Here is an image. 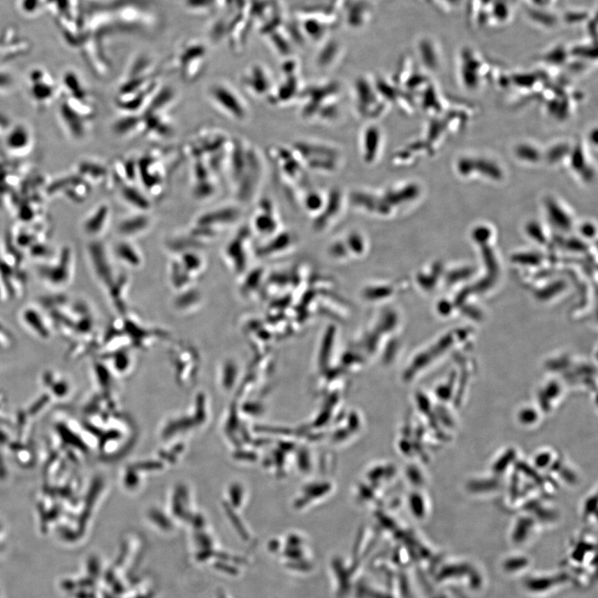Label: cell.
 <instances>
[{
	"label": "cell",
	"mask_w": 598,
	"mask_h": 598,
	"mask_svg": "<svg viewBox=\"0 0 598 598\" xmlns=\"http://www.w3.org/2000/svg\"><path fill=\"white\" fill-rule=\"evenodd\" d=\"M241 211L233 205L219 206L198 215L191 227L192 232L208 243L239 221Z\"/></svg>",
	"instance_id": "cell-1"
},
{
	"label": "cell",
	"mask_w": 598,
	"mask_h": 598,
	"mask_svg": "<svg viewBox=\"0 0 598 598\" xmlns=\"http://www.w3.org/2000/svg\"><path fill=\"white\" fill-rule=\"evenodd\" d=\"M208 96L214 107L228 119L243 122L247 118V105L239 92L228 83H213L209 87Z\"/></svg>",
	"instance_id": "cell-2"
},
{
	"label": "cell",
	"mask_w": 598,
	"mask_h": 598,
	"mask_svg": "<svg viewBox=\"0 0 598 598\" xmlns=\"http://www.w3.org/2000/svg\"><path fill=\"white\" fill-rule=\"evenodd\" d=\"M175 61V68L178 69L182 80L184 82H194L205 71L207 50L200 43H190L180 50Z\"/></svg>",
	"instance_id": "cell-3"
},
{
	"label": "cell",
	"mask_w": 598,
	"mask_h": 598,
	"mask_svg": "<svg viewBox=\"0 0 598 598\" xmlns=\"http://www.w3.org/2000/svg\"><path fill=\"white\" fill-rule=\"evenodd\" d=\"M120 323L122 331L134 349L146 350L156 341L167 337L161 329L148 327L142 320L129 313L122 316Z\"/></svg>",
	"instance_id": "cell-4"
},
{
	"label": "cell",
	"mask_w": 598,
	"mask_h": 598,
	"mask_svg": "<svg viewBox=\"0 0 598 598\" xmlns=\"http://www.w3.org/2000/svg\"><path fill=\"white\" fill-rule=\"evenodd\" d=\"M138 182H142L149 194L157 197L162 194L166 171L159 154H148L138 160Z\"/></svg>",
	"instance_id": "cell-5"
},
{
	"label": "cell",
	"mask_w": 598,
	"mask_h": 598,
	"mask_svg": "<svg viewBox=\"0 0 598 598\" xmlns=\"http://www.w3.org/2000/svg\"><path fill=\"white\" fill-rule=\"evenodd\" d=\"M28 81L30 98L39 108H47L60 94L59 87L46 69L32 70Z\"/></svg>",
	"instance_id": "cell-6"
},
{
	"label": "cell",
	"mask_w": 598,
	"mask_h": 598,
	"mask_svg": "<svg viewBox=\"0 0 598 598\" xmlns=\"http://www.w3.org/2000/svg\"><path fill=\"white\" fill-rule=\"evenodd\" d=\"M90 255L92 267L100 283L108 293L111 291L119 282L123 275L117 274L113 261L102 243L99 242L92 243L90 245Z\"/></svg>",
	"instance_id": "cell-7"
},
{
	"label": "cell",
	"mask_w": 598,
	"mask_h": 598,
	"mask_svg": "<svg viewBox=\"0 0 598 598\" xmlns=\"http://www.w3.org/2000/svg\"><path fill=\"white\" fill-rule=\"evenodd\" d=\"M91 187L77 175H68L51 182L46 187L48 196H64L74 203H82L90 196Z\"/></svg>",
	"instance_id": "cell-8"
},
{
	"label": "cell",
	"mask_w": 598,
	"mask_h": 598,
	"mask_svg": "<svg viewBox=\"0 0 598 598\" xmlns=\"http://www.w3.org/2000/svg\"><path fill=\"white\" fill-rule=\"evenodd\" d=\"M248 237L249 231L247 228H241L224 247L223 258L224 261L231 271L235 274H242L247 265L246 246H247Z\"/></svg>",
	"instance_id": "cell-9"
},
{
	"label": "cell",
	"mask_w": 598,
	"mask_h": 598,
	"mask_svg": "<svg viewBox=\"0 0 598 598\" xmlns=\"http://www.w3.org/2000/svg\"><path fill=\"white\" fill-rule=\"evenodd\" d=\"M573 580V576L569 573V571H562L556 574L531 575L523 581V587L531 595H546L557 588L565 586Z\"/></svg>",
	"instance_id": "cell-10"
},
{
	"label": "cell",
	"mask_w": 598,
	"mask_h": 598,
	"mask_svg": "<svg viewBox=\"0 0 598 598\" xmlns=\"http://www.w3.org/2000/svg\"><path fill=\"white\" fill-rule=\"evenodd\" d=\"M4 145L7 152L13 156H27L34 147L32 131L26 125H15L12 129L7 131Z\"/></svg>",
	"instance_id": "cell-11"
},
{
	"label": "cell",
	"mask_w": 598,
	"mask_h": 598,
	"mask_svg": "<svg viewBox=\"0 0 598 598\" xmlns=\"http://www.w3.org/2000/svg\"><path fill=\"white\" fill-rule=\"evenodd\" d=\"M153 226V218L150 212H134L123 219L118 224V234L123 239L133 240L146 235Z\"/></svg>",
	"instance_id": "cell-12"
},
{
	"label": "cell",
	"mask_w": 598,
	"mask_h": 598,
	"mask_svg": "<svg viewBox=\"0 0 598 598\" xmlns=\"http://www.w3.org/2000/svg\"><path fill=\"white\" fill-rule=\"evenodd\" d=\"M112 219V208L109 204L99 203L87 215L82 223L83 231L92 237L103 235L109 227Z\"/></svg>",
	"instance_id": "cell-13"
},
{
	"label": "cell",
	"mask_w": 598,
	"mask_h": 598,
	"mask_svg": "<svg viewBox=\"0 0 598 598\" xmlns=\"http://www.w3.org/2000/svg\"><path fill=\"white\" fill-rule=\"evenodd\" d=\"M74 174L85 180L90 187L107 184L111 170L107 166L94 160L78 161L74 167Z\"/></svg>",
	"instance_id": "cell-14"
},
{
	"label": "cell",
	"mask_w": 598,
	"mask_h": 598,
	"mask_svg": "<svg viewBox=\"0 0 598 598\" xmlns=\"http://www.w3.org/2000/svg\"><path fill=\"white\" fill-rule=\"evenodd\" d=\"M144 136L152 139H166L174 134L173 122L168 113H142Z\"/></svg>",
	"instance_id": "cell-15"
},
{
	"label": "cell",
	"mask_w": 598,
	"mask_h": 598,
	"mask_svg": "<svg viewBox=\"0 0 598 598\" xmlns=\"http://www.w3.org/2000/svg\"><path fill=\"white\" fill-rule=\"evenodd\" d=\"M71 255V252L69 251L68 249L64 250L63 251V259H60L56 263H52L51 265L48 268H43L41 270H39V274H41L43 280L46 281L47 283L54 285H64L68 284L70 278L72 276V259L70 257Z\"/></svg>",
	"instance_id": "cell-16"
},
{
	"label": "cell",
	"mask_w": 598,
	"mask_h": 598,
	"mask_svg": "<svg viewBox=\"0 0 598 598\" xmlns=\"http://www.w3.org/2000/svg\"><path fill=\"white\" fill-rule=\"evenodd\" d=\"M114 258L122 265L130 270H139L144 265L142 250L133 243V240L122 239L118 242L113 250Z\"/></svg>",
	"instance_id": "cell-17"
},
{
	"label": "cell",
	"mask_w": 598,
	"mask_h": 598,
	"mask_svg": "<svg viewBox=\"0 0 598 598\" xmlns=\"http://www.w3.org/2000/svg\"><path fill=\"white\" fill-rule=\"evenodd\" d=\"M59 117L61 125L70 138L74 140L85 138L89 121L73 112L64 102L59 105Z\"/></svg>",
	"instance_id": "cell-18"
},
{
	"label": "cell",
	"mask_w": 598,
	"mask_h": 598,
	"mask_svg": "<svg viewBox=\"0 0 598 598\" xmlns=\"http://www.w3.org/2000/svg\"><path fill=\"white\" fill-rule=\"evenodd\" d=\"M119 195L125 205L134 212H151L152 201L135 184H121Z\"/></svg>",
	"instance_id": "cell-19"
},
{
	"label": "cell",
	"mask_w": 598,
	"mask_h": 598,
	"mask_svg": "<svg viewBox=\"0 0 598 598\" xmlns=\"http://www.w3.org/2000/svg\"><path fill=\"white\" fill-rule=\"evenodd\" d=\"M112 131L120 138H133L144 133V119L142 113H124L113 123Z\"/></svg>",
	"instance_id": "cell-20"
},
{
	"label": "cell",
	"mask_w": 598,
	"mask_h": 598,
	"mask_svg": "<svg viewBox=\"0 0 598 598\" xmlns=\"http://www.w3.org/2000/svg\"><path fill=\"white\" fill-rule=\"evenodd\" d=\"M174 258L177 259L183 270L194 281L204 274L207 266V262L201 250H191V251L175 255Z\"/></svg>",
	"instance_id": "cell-21"
},
{
	"label": "cell",
	"mask_w": 598,
	"mask_h": 598,
	"mask_svg": "<svg viewBox=\"0 0 598 598\" xmlns=\"http://www.w3.org/2000/svg\"><path fill=\"white\" fill-rule=\"evenodd\" d=\"M203 303V296L195 286L177 293L173 307L179 314H188L199 310Z\"/></svg>",
	"instance_id": "cell-22"
},
{
	"label": "cell",
	"mask_w": 598,
	"mask_h": 598,
	"mask_svg": "<svg viewBox=\"0 0 598 598\" xmlns=\"http://www.w3.org/2000/svg\"><path fill=\"white\" fill-rule=\"evenodd\" d=\"M175 91L170 87H159L143 113H168L175 103Z\"/></svg>",
	"instance_id": "cell-23"
},
{
	"label": "cell",
	"mask_w": 598,
	"mask_h": 598,
	"mask_svg": "<svg viewBox=\"0 0 598 598\" xmlns=\"http://www.w3.org/2000/svg\"><path fill=\"white\" fill-rule=\"evenodd\" d=\"M59 90L64 98L91 99L89 92L83 85L81 78L73 71L64 73Z\"/></svg>",
	"instance_id": "cell-24"
},
{
	"label": "cell",
	"mask_w": 598,
	"mask_h": 598,
	"mask_svg": "<svg viewBox=\"0 0 598 598\" xmlns=\"http://www.w3.org/2000/svg\"><path fill=\"white\" fill-rule=\"evenodd\" d=\"M217 177H212L194 182L192 192L196 199L205 201L214 197L217 191Z\"/></svg>",
	"instance_id": "cell-25"
},
{
	"label": "cell",
	"mask_w": 598,
	"mask_h": 598,
	"mask_svg": "<svg viewBox=\"0 0 598 598\" xmlns=\"http://www.w3.org/2000/svg\"><path fill=\"white\" fill-rule=\"evenodd\" d=\"M267 79L261 72L257 70H251L248 74H245L243 78V85L245 89L252 94L261 96L265 94L268 89Z\"/></svg>",
	"instance_id": "cell-26"
},
{
	"label": "cell",
	"mask_w": 598,
	"mask_h": 598,
	"mask_svg": "<svg viewBox=\"0 0 598 598\" xmlns=\"http://www.w3.org/2000/svg\"><path fill=\"white\" fill-rule=\"evenodd\" d=\"M531 560L527 556L514 555L510 556L503 561L502 569L504 573L516 575L523 573L530 566Z\"/></svg>",
	"instance_id": "cell-27"
},
{
	"label": "cell",
	"mask_w": 598,
	"mask_h": 598,
	"mask_svg": "<svg viewBox=\"0 0 598 598\" xmlns=\"http://www.w3.org/2000/svg\"><path fill=\"white\" fill-rule=\"evenodd\" d=\"M531 523L532 520L525 517L518 520L513 530L512 539L513 543L522 544L529 539L530 534H533L530 531L534 530Z\"/></svg>",
	"instance_id": "cell-28"
},
{
	"label": "cell",
	"mask_w": 598,
	"mask_h": 598,
	"mask_svg": "<svg viewBox=\"0 0 598 598\" xmlns=\"http://www.w3.org/2000/svg\"><path fill=\"white\" fill-rule=\"evenodd\" d=\"M518 419L523 425H533L539 420V413L536 411L535 409L525 407L518 412Z\"/></svg>",
	"instance_id": "cell-29"
},
{
	"label": "cell",
	"mask_w": 598,
	"mask_h": 598,
	"mask_svg": "<svg viewBox=\"0 0 598 598\" xmlns=\"http://www.w3.org/2000/svg\"><path fill=\"white\" fill-rule=\"evenodd\" d=\"M13 86V79L10 75L0 73V92H6Z\"/></svg>",
	"instance_id": "cell-30"
},
{
	"label": "cell",
	"mask_w": 598,
	"mask_h": 598,
	"mask_svg": "<svg viewBox=\"0 0 598 598\" xmlns=\"http://www.w3.org/2000/svg\"><path fill=\"white\" fill-rule=\"evenodd\" d=\"M215 567H217V568L218 569L226 571V573H228L230 574H235V573H236V570L234 568V567L223 565L222 564H217V565H215Z\"/></svg>",
	"instance_id": "cell-31"
},
{
	"label": "cell",
	"mask_w": 598,
	"mask_h": 598,
	"mask_svg": "<svg viewBox=\"0 0 598 598\" xmlns=\"http://www.w3.org/2000/svg\"><path fill=\"white\" fill-rule=\"evenodd\" d=\"M8 129V123L1 116H0V136L7 133Z\"/></svg>",
	"instance_id": "cell-32"
}]
</instances>
